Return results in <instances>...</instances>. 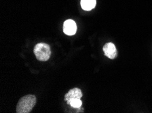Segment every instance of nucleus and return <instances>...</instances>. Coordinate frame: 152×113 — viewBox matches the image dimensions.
I'll return each instance as SVG.
<instances>
[{
	"label": "nucleus",
	"mask_w": 152,
	"mask_h": 113,
	"mask_svg": "<svg viewBox=\"0 0 152 113\" xmlns=\"http://www.w3.org/2000/svg\"><path fill=\"white\" fill-rule=\"evenodd\" d=\"M83 96V93L79 88H73L69 90L67 94L65 95L64 100L66 102L70 100L71 99H80Z\"/></svg>",
	"instance_id": "obj_5"
},
{
	"label": "nucleus",
	"mask_w": 152,
	"mask_h": 113,
	"mask_svg": "<svg viewBox=\"0 0 152 113\" xmlns=\"http://www.w3.org/2000/svg\"><path fill=\"white\" fill-rule=\"evenodd\" d=\"M34 53L37 60L42 62H45L50 58L51 52H50L49 45L45 43H40L35 45Z\"/></svg>",
	"instance_id": "obj_2"
},
{
	"label": "nucleus",
	"mask_w": 152,
	"mask_h": 113,
	"mask_svg": "<svg viewBox=\"0 0 152 113\" xmlns=\"http://www.w3.org/2000/svg\"><path fill=\"white\" fill-rule=\"evenodd\" d=\"M96 5V0H81L80 6L84 10L90 11L95 8Z\"/></svg>",
	"instance_id": "obj_6"
},
{
	"label": "nucleus",
	"mask_w": 152,
	"mask_h": 113,
	"mask_svg": "<svg viewBox=\"0 0 152 113\" xmlns=\"http://www.w3.org/2000/svg\"><path fill=\"white\" fill-rule=\"evenodd\" d=\"M66 102H67L68 105H70V107L75 108H79L82 106V102L80 100V99H71L70 100H69Z\"/></svg>",
	"instance_id": "obj_7"
},
{
	"label": "nucleus",
	"mask_w": 152,
	"mask_h": 113,
	"mask_svg": "<svg viewBox=\"0 0 152 113\" xmlns=\"http://www.w3.org/2000/svg\"><path fill=\"white\" fill-rule=\"evenodd\" d=\"M36 104V98L34 95L25 96L18 100L16 111L17 113H29Z\"/></svg>",
	"instance_id": "obj_1"
},
{
	"label": "nucleus",
	"mask_w": 152,
	"mask_h": 113,
	"mask_svg": "<svg viewBox=\"0 0 152 113\" xmlns=\"http://www.w3.org/2000/svg\"><path fill=\"white\" fill-rule=\"evenodd\" d=\"M77 24L76 22L72 20H66L64 23L63 25V31L64 33L67 35L71 36L74 35L77 33Z\"/></svg>",
	"instance_id": "obj_3"
},
{
	"label": "nucleus",
	"mask_w": 152,
	"mask_h": 113,
	"mask_svg": "<svg viewBox=\"0 0 152 113\" xmlns=\"http://www.w3.org/2000/svg\"><path fill=\"white\" fill-rule=\"evenodd\" d=\"M103 51L104 53V55L109 59L113 60L117 56V51L113 43L111 42L107 43L104 45Z\"/></svg>",
	"instance_id": "obj_4"
}]
</instances>
